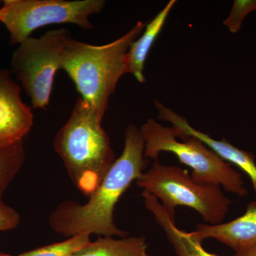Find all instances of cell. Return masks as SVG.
<instances>
[{
  "label": "cell",
  "mask_w": 256,
  "mask_h": 256,
  "mask_svg": "<svg viewBox=\"0 0 256 256\" xmlns=\"http://www.w3.org/2000/svg\"><path fill=\"white\" fill-rule=\"evenodd\" d=\"M156 106L159 114V119L168 121L172 124V126L178 128L186 137L193 136L198 138L224 161L235 164L244 171L252 181L256 198V156L252 152L239 149L227 140H217L206 133L195 129L184 118L165 107L159 101H156Z\"/></svg>",
  "instance_id": "cell-9"
},
{
  "label": "cell",
  "mask_w": 256,
  "mask_h": 256,
  "mask_svg": "<svg viewBox=\"0 0 256 256\" xmlns=\"http://www.w3.org/2000/svg\"><path fill=\"white\" fill-rule=\"evenodd\" d=\"M146 26L138 22L124 36L102 46L72 37L64 48L60 69L68 74L82 100L102 117L118 82L126 74L124 56Z\"/></svg>",
  "instance_id": "cell-3"
},
{
  "label": "cell",
  "mask_w": 256,
  "mask_h": 256,
  "mask_svg": "<svg viewBox=\"0 0 256 256\" xmlns=\"http://www.w3.org/2000/svg\"><path fill=\"white\" fill-rule=\"evenodd\" d=\"M88 234H80L69 237L62 242L34 249L16 256H73L90 240Z\"/></svg>",
  "instance_id": "cell-15"
},
{
  "label": "cell",
  "mask_w": 256,
  "mask_h": 256,
  "mask_svg": "<svg viewBox=\"0 0 256 256\" xmlns=\"http://www.w3.org/2000/svg\"><path fill=\"white\" fill-rule=\"evenodd\" d=\"M104 117L79 98L65 124L56 134L54 148L69 178L84 196L98 188L116 161Z\"/></svg>",
  "instance_id": "cell-2"
},
{
  "label": "cell",
  "mask_w": 256,
  "mask_h": 256,
  "mask_svg": "<svg viewBox=\"0 0 256 256\" xmlns=\"http://www.w3.org/2000/svg\"><path fill=\"white\" fill-rule=\"evenodd\" d=\"M148 249V242L143 236L120 238L98 236L73 256H150Z\"/></svg>",
  "instance_id": "cell-13"
},
{
  "label": "cell",
  "mask_w": 256,
  "mask_h": 256,
  "mask_svg": "<svg viewBox=\"0 0 256 256\" xmlns=\"http://www.w3.org/2000/svg\"><path fill=\"white\" fill-rule=\"evenodd\" d=\"M33 124V112L22 99L20 84L11 70L0 67V146L23 140Z\"/></svg>",
  "instance_id": "cell-8"
},
{
  "label": "cell",
  "mask_w": 256,
  "mask_h": 256,
  "mask_svg": "<svg viewBox=\"0 0 256 256\" xmlns=\"http://www.w3.org/2000/svg\"><path fill=\"white\" fill-rule=\"evenodd\" d=\"M175 0H171L153 18L150 22L146 24L142 35L136 40L124 56V72L131 74L138 82L144 84V66L148 54L154 44L156 37L160 34L164 26L166 18L173 6L176 4Z\"/></svg>",
  "instance_id": "cell-12"
},
{
  "label": "cell",
  "mask_w": 256,
  "mask_h": 256,
  "mask_svg": "<svg viewBox=\"0 0 256 256\" xmlns=\"http://www.w3.org/2000/svg\"><path fill=\"white\" fill-rule=\"evenodd\" d=\"M144 141L140 130L130 124L124 136V150L116 160L98 188L84 204L66 201L52 210L48 224L55 233L64 236L80 234L98 236H128L129 232L118 228L114 222L116 204L146 170Z\"/></svg>",
  "instance_id": "cell-1"
},
{
  "label": "cell",
  "mask_w": 256,
  "mask_h": 256,
  "mask_svg": "<svg viewBox=\"0 0 256 256\" xmlns=\"http://www.w3.org/2000/svg\"><path fill=\"white\" fill-rule=\"evenodd\" d=\"M70 38L67 28L50 30L37 38L28 37L13 52L12 74L31 99L34 108L46 110L50 106L54 80Z\"/></svg>",
  "instance_id": "cell-6"
},
{
  "label": "cell",
  "mask_w": 256,
  "mask_h": 256,
  "mask_svg": "<svg viewBox=\"0 0 256 256\" xmlns=\"http://www.w3.org/2000/svg\"><path fill=\"white\" fill-rule=\"evenodd\" d=\"M144 141V156L158 160L163 152L174 154L182 164L192 170L196 182L220 186L240 197L248 194L242 174L224 161L198 138L188 136L175 126H163L150 118L140 128Z\"/></svg>",
  "instance_id": "cell-4"
},
{
  "label": "cell",
  "mask_w": 256,
  "mask_h": 256,
  "mask_svg": "<svg viewBox=\"0 0 256 256\" xmlns=\"http://www.w3.org/2000/svg\"><path fill=\"white\" fill-rule=\"evenodd\" d=\"M144 206L154 217L156 222L162 228L166 238L172 246L178 256H220L207 252L200 242L192 232H186L178 228L175 222V216L170 214L162 206L156 197L149 192L141 194Z\"/></svg>",
  "instance_id": "cell-11"
},
{
  "label": "cell",
  "mask_w": 256,
  "mask_h": 256,
  "mask_svg": "<svg viewBox=\"0 0 256 256\" xmlns=\"http://www.w3.org/2000/svg\"><path fill=\"white\" fill-rule=\"evenodd\" d=\"M105 5L104 0H4L0 22L9 32L10 44H20L37 28L54 24L92 30L90 16L100 13Z\"/></svg>",
  "instance_id": "cell-7"
},
{
  "label": "cell",
  "mask_w": 256,
  "mask_h": 256,
  "mask_svg": "<svg viewBox=\"0 0 256 256\" xmlns=\"http://www.w3.org/2000/svg\"><path fill=\"white\" fill-rule=\"evenodd\" d=\"M26 159L23 140L0 146V206L5 191L22 168Z\"/></svg>",
  "instance_id": "cell-14"
},
{
  "label": "cell",
  "mask_w": 256,
  "mask_h": 256,
  "mask_svg": "<svg viewBox=\"0 0 256 256\" xmlns=\"http://www.w3.org/2000/svg\"><path fill=\"white\" fill-rule=\"evenodd\" d=\"M21 216L12 207L4 204L0 206V232H6L18 227Z\"/></svg>",
  "instance_id": "cell-17"
},
{
  "label": "cell",
  "mask_w": 256,
  "mask_h": 256,
  "mask_svg": "<svg viewBox=\"0 0 256 256\" xmlns=\"http://www.w3.org/2000/svg\"><path fill=\"white\" fill-rule=\"evenodd\" d=\"M194 236L200 242L214 238L233 249L236 252L256 246V202L247 205L244 214L235 220L210 225L197 224Z\"/></svg>",
  "instance_id": "cell-10"
},
{
  "label": "cell",
  "mask_w": 256,
  "mask_h": 256,
  "mask_svg": "<svg viewBox=\"0 0 256 256\" xmlns=\"http://www.w3.org/2000/svg\"><path fill=\"white\" fill-rule=\"evenodd\" d=\"M254 11H256V0H236L230 15L223 24L232 33H237L244 18Z\"/></svg>",
  "instance_id": "cell-16"
},
{
  "label": "cell",
  "mask_w": 256,
  "mask_h": 256,
  "mask_svg": "<svg viewBox=\"0 0 256 256\" xmlns=\"http://www.w3.org/2000/svg\"><path fill=\"white\" fill-rule=\"evenodd\" d=\"M234 256H256V246L250 248L242 252H236Z\"/></svg>",
  "instance_id": "cell-18"
},
{
  "label": "cell",
  "mask_w": 256,
  "mask_h": 256,
  "mask_svg": "<svg viewBox=\"0 0 256 256\" xmlns=\"http://www.w3.org/2000/svg\"><path fill=\"white\" fill-rule=\"evenodd\" d=\"M143 191L156 197L170 214L178 206L196 210L210 225L224 223L233 202L218 185L196 182L188 170L154 160L136 181Z\"/></svg>",
  "instance_id": "cell-5"
},
{
  "label": "cell",
  "mask_w": 256,
  "mask_h": 256,
  "mask_svg": "<svg viewBox=\"0 0 256 256\" xmlns=\"http://www.w3.org/2000/svg\"><path fill=\"white\" fill-rule=\"evenodd\" d=\"M0 256H12L8 255V254H2V252H0Z\"/></svg>",
  "instance_id": "cell-19"
}]
</instances>
